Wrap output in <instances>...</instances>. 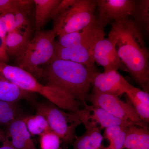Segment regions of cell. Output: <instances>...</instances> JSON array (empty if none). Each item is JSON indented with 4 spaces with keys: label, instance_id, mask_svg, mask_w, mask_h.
<instances>
[{
    "label": "cell",
    "instance_id": "cell-20",
    "mask_svg": "<svg viewBox=\"0 0 149 149\" xmlns=\"http://www.w3.org/2000/svg\"><path fill=\"white\" fill-rule=\"evenodd\" d=\"M35 6V26L36 32L41 31L61 0H33Z\"/></svg>",
    "mask_w": 149,
    "mask_h": 149
},
{
    "label": "cell",
    "instance_id": "cell-25",
    "mask_svg": "<svg viewBox=\"0 0 149 149\" xmlns=\"http://www.w3.org/2000/svg\"><path fill=\"white\" fill-rule=\"evenodd\" d=\"M40 143L41 149H61V139L52 130H49L40 135Z\"/></svg>",
    "mask_w": 149,
    "mask_h": 149
},
{
    "label": "cell",
    "instance_id": "cell-24",
    "mask_svg": "<svg viewBox=\"0 0 149 149\" xmlns=\"http://www.w3.org/2000/svg\"><path fill=\"white\" fill-rule=\"evenodd\" d=\"M18 113L15 103L0 100V125H8L18 117Z\"/></svg>",
    "mask_w": 149,
    "mask_h": 149
},
{
    "label": "cell",
    "instance_id": "cell-17",
    "mask_svg": "<svg viewBox=\"0 0 149 149\" xmlns=\"http://www.w3.org/2000/svg\"><path fill=\"white\" fill-rule=\"evenodd\" d=\"M149 149V132L148 127L137 125L128 126L123 149Z\"/></svg>",
    "mask_w": 149,
    "mask_h": 149
},
{
    "label": "cell",
    "instance_id": "cell-14",
    "mask_svg": "<svg viewBox=\"0 0 149 149\" xmlns=\"http://www.w3.org/2000/svg\"><path fill=\"white\" fill-rule=\"evenodd\" d=\"M11 143L17 149H37L22 117L19 116L8 125Z\"/></svg>",
    "mask_w": 149,
    "mask_h": 149
},
{
    "label": "cell",
    "instance_id": "cell-31",
    "mask_svg": "<svg viewBox=\"0 0 149 149\" xmlns=\"http://www.w3.org/2000/svg\"><path fill=\"white\" fill-rule=\"evenodd\" d=\"M6 34V31L4 24L2 21L0 19V36L5 38Z\"/></svg>",
    "mask_w": 149,
    "mask_h": 149
},
{
    "label": "cell",
    "instance_id": "cell-12",
    "mask_svg": "<svg viewBox=\"0 0 149 149\" xmlns=\"http://www.w3.org/2000/svg\"><path fill=\"white\" fill-rule=\"evenodd\" d=\"M94 58L95 62L104 68V72L119 69L127 70L118 56L114 43L108 38H104L97 43L94 49Z\"/></svg>",
    "mask_w": 149,
    "mask_h": 149
},
{
    "label": "cell",
    "instance_id": "cell-2",
    "mask_svg": "<svg viewBox=\"0 0 149 149\" xmlns=\"http://www.w3.org/2000/svg\"><path fill=\"white\" fill-rule=\"evenodd\" d=\"M97 72L95 68L57 60L42 69L41 78L46 81V85L58 88L83 103L87 100L92 80Z\"/></svg>",
    "mask_w": 149,
    "mask_h": 149
},
{
    "label": "cell",
    "instance_id": "cell-18",
    "mask_svg": "<svg viewBox=\"0 0 149 149\" xmlns=\"http://www.w3.org/2000/svg\"><path fill=\"white\" fill-rule=\"evenodd\" d=\"M125 94L141 120L149 122V93L133 86Z\"/></svg>",
    "mask_w": 149,
    "mask_h": 149
},
{
    "label": "cell",
    "instance_id": "cell-8",
    "mask_svg": "<svg viewBox=\"0 0 149 149\" xmlns=\"http://www.w3.org/2000/svg\"><path fill=\"white\" fill-rule=\"evenodd\" d=\"M104 38V36L96 37L78 45L67 47H61L55 42L53 55L48 64L54 61L62 60L80 63L91 68H95L94 49L99 40Z\"/></svg>",
    "mask_w": 149,
    "mask_h": 149
},
{
    "label": "cell",
    "instance_id": "cell-27",
    "mask_svg": "<svg viewBox=\"0 0 149 149\" xmlns=\"http://www.w3.org/2000/svg\"><path fill=\"white\" fill-rule=\"evenodd\" d=\"M18 9L17 0H0V15Z\"/></svg>",
    "mask_w": 149,
    "mask_h": 149
},
{
    "label": "cell",
    "instance_id": "cell-21",
    "mask_svg": "<svg viewBox=\"0 0 149 149\" xmlns=\"http://www.w3.org/2000/svg\"><path fill=\"white\" fill-rule=\"evenodd\" d=\"M136 27L143 34L148 35L149 32V1H135L131 16Z\"/></svg>",
    "mask_w": 149,
    "mask_h": 149
},
{
    "label": "cell",
    "instance_id": "cell-11",
    "mask_svg": "<svg viewBox=\"0 0 149 149\" xmlns=\"http://www.w3.org/2000/svg\"><path fill=\"white\" fill-rule=\"evenodd\" d=\"M84 108L77 112L79 117H83L87 120L95 123L100 125V128H107L113 126L128 127L130 125H137L147 128V123L145 122L136 123L123 120L116 117L102 109L92 105H88L86 102L83 103Z\"/></svg>",
    "mask_w": 149,
    "mask_h": 149
},
{
    "label": "cell",
    "instance_id": "cell-19",
    "mask_svg": "<svg viewBox=\"0 0 149 149\" xmlns=\"http://www.w3.org/2000/svg\"><path fill=\"white\" fill-rule=\"evenodd\" d=\"M34 93L27 92L13 83L0 80V100L15 103L20 100H33Z\"/></svg>",
    "mask_w": 149,
    "mask_h": 149
},
{
    "label": "cell",
    "instance_id": "cell-30",
    "mask_svg": "<svg viewBox=\"0 0 149 149\" xmlns=\"http://www.w3.org/2000/svg\"><path fill=\"white\" fill-rule=\"evenodd\" d=\"M0 149H17L13 146V145L11 143L7 138H6L4 141H3L2 146L0 147Z\"/></svg>",
    "mask_w": 149,
    "mask_h": 149
},
{
    "label": "cell",
    "instance_id": "cell-1",
    "mask_svg": "<svg viewBox=\"0 0 149 149\" xmlns=\"http://www.w3.org/2000/svg\"><path fill=\"white\" fill-rule=\"evenodd\" d=\"M108 39L134 80L149 93V54L143 34L130 17L114 21Z\"/></svg>",
    "mask_w": 149,
    "mask_h": 149
},
{
    "label": "cell",
    "instance_id": "cell-13",
    "mask_svg": "<svg viewBox=\"0 0 149 149\" xmlns=\"http://www.w3.org/2000/svg\"><path fill=\"white\" fill-rule=\"evenodd\" d=\"M106 25L98 18L85 28L77 32H71L59 37L56 44L67 47L80 45L99 37L105 36L104 28Z\"/></svg>",
    "mask_w": 149,
    "mask_h": 149
},
{
    "label": "cell",
    "instance_id": "cell-15",
    "mask_svg": "<svg viewBox=\"0 0 149 149\" xmlns=\"http://www.w3.org/2000/svg\"><path fill=\"white\" fill-rule=\"evenodd\" d=\"M82 123L87 130L82 136H76L73 149H102L103 137L100 127L95 123L88 120H83Z\"/></svg>",
    "mask_w": 149,
    "mask_h": 149
},
{
    "label": "cell",
    "instance_id": "cell-4",
    "mask_svg": "<svg viewBox=\"0 0 149 149\" xmlns=\"http://www.w3.org/2000/svg\"><path fill=\"white\" fill-rule=\"evenodd\" d=\"M56 37L53 29L36 32L25 50L17 58L18 66L36 79L41 78L42 69L40 66L50 61L54 51Z\"/></svg>",
    "mask_w": 149,
    "mask_h": 149
},
{
    "label": "cell",
    "instance_id": "cell-29",
    "mask_svg": "<svg viewBox=\"0 0 149 149\" xmlns=\"http://www.w3.org/2000/svg\"><path fill=\"white\" fill-rule=\"evenodd\" d=\"M9 61V57L6 49L5 39L0 36V63H8Z\"/></svg>",
    "mask_w": 149,
    "mask_h": 149
},
{
    "label": "cell",
    "instance_id": "cell-7",
    "mask_svg": "<svg viewBox=\"0 0 149 149\" xmlns=\"http://www.w3.org/2000/svg\"><path fill=\"white\" fill-rule=\"evenodd\" d=\"M86 100L93 105L102 109L123 120L136 123L144 122L128 99L124 102L120 100L118 96L93 91Z\"/></svg>",
    "mask_w": 149,
    "mask_h": 149
},
{
    "label": "cell",
    "instance_id": "cell-10",
    "mask_svg": "<svg viewBox=\"0 0 149 149\" xmlns=\"http://www.w3.org/2000/svg\"><path fill=\"white\" fill-rule=\"evenodd\" d=\"M135 1L134 0H97L99 16L98 19L105 25L111 20H123L132 15Z\"/></svg>",
    "mask_w": 149,
    "mask_h": 149
},
{
    "label": "cell",
    "instance_id": "cell-32",
    "mask_svg": "<svg viewBox=\"0 0 149 149\" xmlns=\"http://www.w3.org/2000/svg\"><path fill=\"white\" fill-rule=\"evenodd\" d=\"M6 138L3 136L2 135L1 133H0V141H3Z\"/></svg>",
    "mask_w": 149,
    "mask_h": 149
},
{
    "label": "cell",
    "instance_id": "cell-3",
    "mask_svg": "<svg viewBox=\"0 0 149 149\" xmlns=\"http://www.w3.org/2000/svg\"><path fill=\"white\" fill-rule=\"evenodd\" d=\"M0 80L10 82L27 92L40 94L60 109L74 113L80 110L81 102L58 88L43 85L32 74L18 66L0 63Z\"/></svg>",
    "mask_w": 149,
    "mask_h": 149
},
{
    "label": "cell",
    "instance_id": "cell-6",
    "mask_svg": "<svg viewBox=\"0 0 149 149\" xmlns=\"http://www.w3.org/2000/svg\"><path fill=\"white\" fill-rule=\"evenodd\" d=\"M35 107L37 113L46 118L51 130L65 145L73 143L76 137V128L82 123L75 113L63 111L50 102L38 103Z\"/></svg>",
    "mask_w": 149,
    "mask_h": 149
},
{
    "label": "cell",
    "instance_id": "cell-23",
    "mask_svg": "<svg viewBox=\"0 0 149 149\" xmlns=\"http://www.w3.org/2000/svg\"><path fill=\"white\" fill-rule=\"evenodd\" d=\"M22 118L31 135L40 136L43 133L51 130L46 118L41 115L36 113Z\"/></svg>",
    "mask_w": 149,
    "mask_h": 149
},
{
    "label": "cell",
    "instance_id": "cell-22",
    "mask_svg": "<svg viewBox=\"0 0 149 149\" xmlns=\"http://www.w3.org/2000/svg\"><path fill=\"white\" fill-rule=\"evenodd\" d=\"M127 127L113 126L106 128L104 137L109 141L107 147L102 149H123Z\"/></svg>",
    "mask_w": 149,
    "mask_h": 149
},
{
    "label": "cell",
    "instance_id": "cell-28",
    "mask_svg": "<svg viewBox=\"0 0 149 149\" xmlns=\"http://www.w3.org/2000/svg\"><path fill=\"white\" fill-rule=\"evenodd\" d=\"M74 0H61L51 15L50 19H54L74 2Z\"/></svg>",
    "mask_w": 149,
    "mask_h": 149
},
{
    "label": "cell",
    "instance_id": "cell-9",
    "mask_svg": "<svg viewBox=\"0 0 149 149\" xmlns=\"http://www.w3.org/2000/svg\"><path fill=\"white\" fill-rule=\"evenodd\" d=\"M93 91L119 96L133 87L117 70L100 73L97 72L93 77Z\"/></svg>",
    "mask_w": 149,
    "mask_h": 149
},
{
    "label": "cell",
    "instance_id": "cell-26",
    "mask_svg": "<svg viewBox=\"0 0 149 149\" xmlns=\"http://www.w3.org/2000/svg\"><path fill=\"white\" fill-rule=\"evenodd\" d=\"M0 19L4 24L7 33L16 29V21L14 12L7 13L1 15Z\"/></svg>",
    "mask_w": 149,
    "mask_h": 149
},
{
    "label": "cell",
    "instance_id": "cell-16",
    "mask_svg": "<svg viewBox=\"0 0 149 149\" xmlns=\"http://www.w3.org/2000/svg\"><path fill=\"white\" fill-rule=\"evenodd\" d=\"M31 30L15 29L7 33L5 39L6 49L9 56L18 58L26 49L29 41Z\"/></svg>",
    "mask_w": 149,
    "mask_h": 149
},
{
    "label": "cell",
    "instance_id": "cell-5",
    "mask_svg": "<svg viewBox=\"0 0 149 149\" xmlns=\"http://www.w3.org/2000/svg\"><path fill=\"white\" fill-rule=\"evenodd\" d=\"M94 0H74V2L54 20L53 29L56 35L77 32L96 20Z\"/></svg>",
    "mask_w": 149,
    "mask_h": 149
}]
</instances>
